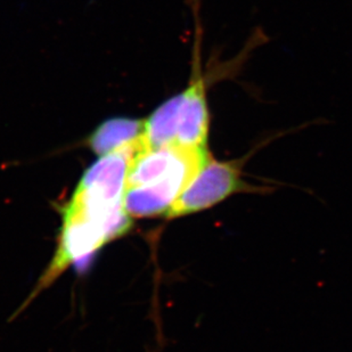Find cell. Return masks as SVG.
<instances>
[{"label":"cell","mask_w":352,"mask_h":352,"mask_svg":"<svg viewBox=\"0 0 352 352\" xmlns=\"http://www.w3.org/2000/svg\"><path fill=\"white\" fill-rule=\"evenodd\" d=\"M179 102V95L171 97L145 121L144 140L147 147L157 148L176 145Z\"/></svg>","instance_id":"obj_5"},{"label":"cell","mask_w":352,"mask_h":352,"mask_svg":"<svg viewBox=\"0 0 352 352\" xmlns=\"http://www.w3.org/2000/svg\"><path fill=\"white\" fill-rule=\"evenodd\" d=\"M107 241L105 230L100 223L63 212V232L60 248L52 266L41 280V285L52 282L70 263H77L80 267L87 265L94 253Z\"/></svg>","instance_id":"obj_2"},{"label":"cell","mask_w":352,"mask_h":352,"mask_svg":"<svg viewBox=\"0 0 352 352\" xmlns=\"http://www.w3.org/2000/svg\"><path fill=\"white\" fill-rule=\"evenodd\" d=\"M194 67L190 86L179 94L178 130L176 145L208 148L210 113L206 100V79L202 77L199 64Z\"/></svg>","instance_id":"obj_3"},{"label":"cell","mask_w":352,"mask_h":352,"mask_svg":"<svg viewBox=\"0 0 352 352\" xmlns=\"http://www.w3.org/2000/svg\"><path fill=\"white\" fill-rule=\"evenodd\" d=\"M252 154L232 161H216L211 157L173 203L168 217L176 218L209 209L235 194L266 193L270 188L254 186L243 179L244 166Z\"/></svg>","instance_id":"obj_1"},{"label":"cell","mask_w":352,"mask_h":352,"mask_svg":"<svg viewBox=\"0 0 352 352\" xmlns=\"http://www.w3.org/2000/svg\"><path fill=\"white\" fill-rule=\"evenodd\" d=\"M145 133V121L114 118L102 123L91 133L88 144L95 153L107 155L136 144Z\"/></svg>","instance_id":"obj_4"}]
</instances>
